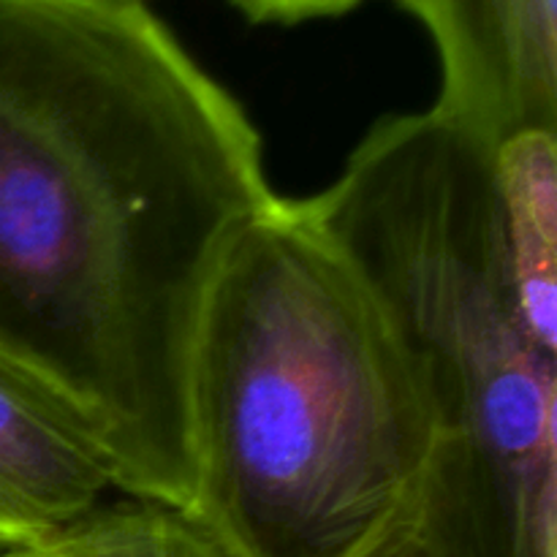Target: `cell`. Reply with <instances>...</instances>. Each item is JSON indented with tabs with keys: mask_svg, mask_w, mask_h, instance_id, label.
I'll list each match as a JSON object with an SVG mask.
<instances>
[{
	"mask_svg": "<svg viewBox=\"0 0 557 557\" xmlns=\"http://www.w3.org/2000/svg\"><path fill=\"white\" fill-rule=\"evenodd\" d=\"M362 0H234L250 22H275V25H299L310 20L341 16Z\"/></svg>",
	"mask_w": 557,
	"mask_h": 557,
	"instance_id": "cell-7",
	"label": "cell"
},
{
	"mask_svg": "<svg viewBox=\"0 0 557 557\" xmlns=\"http://www.w3.org/2000/svg\"><path fill=\"white\" fill-rule=\"evenodd\" d=\"M441 60L433 109L500 147L557 134V0H400Z\"/></svg>",
	"mask_w": 557,
	"mask_h": 557,
	"instance_id": "cell-4",
	"label": "cell"
},
{
	"mask_svg": "<svg viewBox=\"0 0 557 557\" xmlns=\"http://www.w3.org/2000/svg\"><path fill=\"white\" fill-rule=\"evenodd\" d=\"M96 3H145V0H96Z\"/></svg>",
	"mask_w": 557,
	"mask_h": 557,
	"instance_id": "cell-9",
	"label": "cell"
},
{
	"mask_svg": "<svg viewBox=\"0 0 557 557\" xmlns=\"http://www.w3.org/2000/svg\"><path fill=\"white\" fill-rule=\"evenodd\" d=\"M112 493L117 468L101 441L0 354V549L49 536Z\"/></svg>",
	"mask_w": 557,
	"mask_h": 557,
	"instance_id": "cell-5",
	"label": "cell"
},
{
	"mask_svg": "<svg viewBox=\"0 0 557 557\" xmlns=\"http://www.w3.org/2000/svg\"><path fill=\"white\" fill-rule=\"evenodd\" d=\"M302 207L428 406V555L557 557V294L522 267L495 147L433 107L389 114Z\"/></svg>",
	"mask_w": 557,
	"mask_h": 557,
	"instance_id": "cell-2",
	"label": "cell"
},
{
	"mask_svg": "<svg viewBox=\"0 0 557 557\" xmlns=\"http://www.w3.org/2000/svg\"><path fill=\"white\" fill-rule=\"evenodd\" d=\"M362 557H430L428 549L422 547V542L417 539V531H413V517L403 522L397 531H392L389 536L381 544H375L370 553Z\"/></svg>",
	"mask_w": 557,
	"mask_h": 557,
	"instance_id": "cell-8",
	"label": "cell"
},
{
	"mask_svg": "<svg viewBox=\"0 0 557 557\" xmlns=\"http://www.w3.org/2000/svg\"><path fill=\"white\" fill-rule=\"evenodd\" d=\"M3 557H237L185 506L123 495Z\"/></svg>",
	"mask_w": 557,
	"mask_h": 557,
	"instance_id": "cell-6",
	"label": "cell"
},
{
	"mask_svg": "<svg viewBox=\"0 0 557 557\" xmlns=\"http://www.w3.org/2000/svg\"><path fill=\"white\" fill-rule=\"evenodd\" d=\"M190 500L237 557H362L433 460L417 381L302 199L234 239L188 362Z\"/></svg>",
	"mask_w": 557,
	"mask_h": 557,
	"instance_id": "cell-3",
	"label": "cell"
},
{
	"mask_svg": "<svg viewBox=\"0 0 557 557\" xmlns=\"http://www.w3.org/2000/svg\"><path fill=\"white\" fill-rule=\"evenodd\" d=\"M261 136L145 3L0 0V354L103 444L120 493L190 500L188 362Z\"/></svg>",
	"mask_w": 557,
	"mask_h": 557,
	"instance_id": "cell-1",
	"label": "cell"
}]
</instances>
